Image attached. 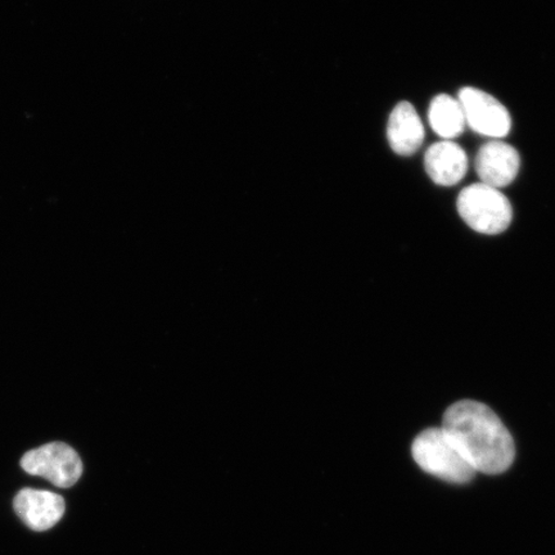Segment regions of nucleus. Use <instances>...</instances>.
I'll return each instance as SVG.
<instances>
[{
  "label": "nucleus",
  "mask_w": 555,
  "mask_h": 555,
  "mask_svg": "<svg viewBox=\"0 0 555 555\" xmlns=\"http://www.w3.org/2000/svg\"><path fill=\"white\" fill-rule=\"evenodd\" d=\"M441 428L476 474H504L515 461V441L508 428L481 402H455L443 414Z\"/></svg>",
  "instance_id": "nucleus-1"
},
{
  "label": "nucleus",
  "mask_w": 555,
  "mask_h": 555,
  "mask_svg": "<svg viewBox=\"0 0 555 555\" xmlns=\"http://www.w3.org/2000/svg\"><path fill=\"white\" fill-rule=\"evenodd\" d=\"M412 453L423 470L440 480L463 485L476 476V470L442 428H428L416 436Z\"/></svg>",
  "instance_id": "nucleus-2"
},
{
  "label": "nucleus",
  "mask_w": 555,
  "mask_h": 555,
  "mask_svg": "<svg viewBox=\"0 0 555 555\" xmlns=\"http://www.w3.org/2000/svg\"><path fill=\"white\" fill-rule=\"evenodd\" d=\"M457 212L474 231L482 234H501L512 223L509 199L490 185L477 183L464 189L457 197Z\"/></svg>",
  "instance_id": "nucleus-3"
},
{
  "label": "nucleus",
  "mask_w": 555,
  "mask_h": 555,
  "mask_svg": "<svg viewBox=\"0 0 555 555\" xmlns=\"http://www.w3.org/2000/svg\"><path fill=\"white\" fill-rule=\"evenodd\" d=\"M21 467L31 476L44 477L61 489L72 488L82 475L79 454L64 442H51L27 451L21 460Z\"/></svg>",
  "instance_id": "nucleus-4"
},
{
  "label": "nucleus",
  "mask_w": 555,
  "mask_h": 555,
  "mask_svg": "<svg viewBox=\"0 0 555 555\" xmlns=\"http://www.w3.org/2000/svg\"><path fill=\"white\" fill-rule=\"evenodd\" d=\"M466 124L476 133L494 139L508 135L512 128V119L501 102L494 96L476 88H464L460 93Z\"/></svg>",
  "instance_id": "nucleus-5"
},
{
  "label": "nucleus",
  "mask_w": 555,
  "mask_h": 555,
  "mask_svg": "<svg viewBox=\"0 0 555 555\" xmlns=\"http://www.w3.org/2000/svg\"><path fill=\"white\" fill-rule=\"evenodd\" d=\"M13 508L33 531L43 532L57 525L65 515V499L55 492L24 489L13 502Z\"/></svg>",
  "instance_id": "nucleus-6"
},
{
  "label": "nucleus",
  "mask_w": 555,
  "mask_h": 555,
  "mask_svg": "<svg viewBox=\"0 0 555 555\" xmlns=\"http://www.w3.org/2000/svg\"><path fill=\"white\" fill-rule=\"evenodd\" d=\"M519 165L517 150L499 139L482 145L476 157V171L481 183L496 190L509 185L516 179Z\"/></svg>",
  "instance_id": "nucleus-7"
},
{
  "label": "nucleus",
  "mask_w": 555,
  "mask_h": 555,
  "mask_svg": "<svg viewBox=\"0 0 555 555\" xmlns=\"http://www.w3.org/2000/svg\"><path fill=\"white\" fill-rule=\"evenodd\" d=\"M426 171L439 185H455L466 176L468 158L460 145L442 141L429 147L425 156Z\"/></svg>",
  "instance_id": "nucleus-8"
},
{
  "label": "nucleus",
  "mask_w": 555,
  "mask_h": 555,
  "mask_svg": "<svg viewBox=\"0 0 555 555\" xmlns=\"http://www.w3.org/2000/svg\"><path fill=\"white\" fill-rule=\"evenodd\" d=\"M387 138L398 155L409 156L420 150L425 141V128L409 102H400L388 120Z\"/></svg>",
  "instance_id": "nucleus-9"
},
{
  "label": "nucleus",
  "mask_w": 555,
  "mask_h": 555,
  "mask_svg": "<svg viewBox=\"0 0 555 555\" xmlns=\"http://www.w3.org/2000/svg\"><path fill=\"white\" fill-rule=\"evenodd\" d=\"M428 120L435 133L446 141L462 134L467 125L460 101L447 94L437 95L431 102Z\"/></svg>",
  "instance_id": "nucleus-10"
}]
</instances>
